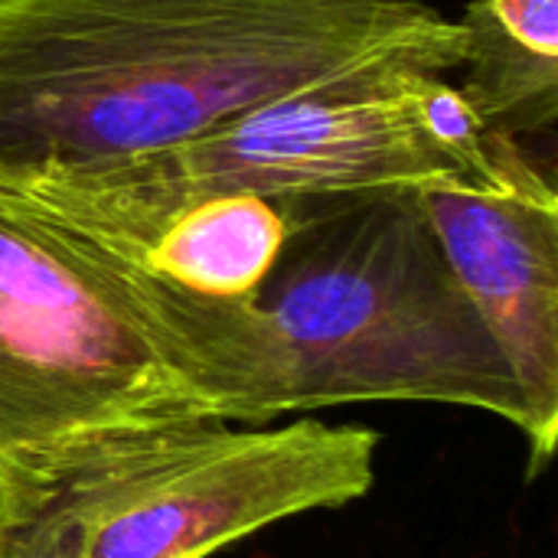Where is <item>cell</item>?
Wrapping results in <instances>:
<instances>
[{"instance_id": "obj_1", "label": "cell", "mask_w": 558, "mask_h": 558, "mask_svg": "<svg viewBox=\"0 0 558 558\" xmlns=\"http://www.w3.org/2000/svg\"><path fill=\"white\" fill-rule=\"evenodd\" d=\"M396 56L461 69L425 0H0V180L150 157Z\"/></svg>"}, {"instance_id": "obj_2", "label": "cell", "mask_w": 558, "mask_h": 558, "mask_svg": "<svg viewBox=\"0 0 558 558\" xmlns=\"http://www.w3.org/2000/svg\"><path fill=\"white\" fill-rule=\"evenodd\" d=\"M284 245L239 337L222 425L363 402L461 405L533 445L526 396L415 186L281 199Z\"/></svg>"}, {"instance_id": "obj_3", "label": "cell", "mask_w": 558, "mask_h": 558, "mask_svg": "<svg viewBox=\"0 0 558 558\" xmlns=\"http://www.w3.org/2000/svg\"><path fill=\"white\" fill-rule=\"evenodd\" d=\"M366 425L193 422L101 445L3 533L0 558H209L376 484Z\"/></svg>"}, {"instance_id": "obj_4", "label": "cell", "mask_w": 558, "mask_h": 558, "mask_svg": "<svg viewBox=\"0 0 558 558\" xmlns=\"http://www.w3.org/2000/svg\"><path fill=\"white\" fill-rule=\"evenodd\" d=\"M213 422L121 284L0 209V533L108 441Z\"/></svg>"}, {"instance_id": "obj_5", "label": "cell", "mask_w": 558, "mask_h": 558, "mask_svg": "<svg viewBox=\"0 0 558 558\" xmlns=\"http://www.w3.org/2000/svg\"><path fill=\"white\" fill-rule=\"evenodd\" d=\"M454 72L438 56L369 62L170 150L65 173L265 199L468 183L497 163L507 134L474 118Z\"/></svg>"}, {"instance_id": "obj_6", "label": "cell", "mask_w": 558, "mask_h": 558, "mask_svg": "<svg viewBox=\"0 0 558 558\" xmlns=\"http://www.w3.org/2000/svg\"><path fill=\"white\" fill-rule=\"evenodd\" d=\"M0 209L108 268L157 340L177 301L252 304L288 235L281 199L65 170L0 180Z\"/></svg>"}, {"instance_id": "obj_7", "label": "cell", "mask_w": 558, "mask_h": 558, "mask_svg": "<svg viewBox=\"0 0 558 558\" xmlns=\"http://www.w3.org/2000/svg\"><path fill=\"white\" fill-rule=\"evenodd\" d=\"M422 193L451 271L526 396L536 474L558 435L556 167L526 141L507 137L484 177Z\"/></svg>"}, {"instance_id": "obj_8", "label": "cell", "mask_w": 558, "mask_h": 558, "mask_svg": "<svg viewBox=\"0 0 558 558\" xmlns=\"http://www.w3.org/2000/svg\"><path fill=\"white\" fill-rule=\"evenodd\" d=\"M458 92L497 134L553 137L558 121V0H468Z\"/></svg>"}]
</instances>
